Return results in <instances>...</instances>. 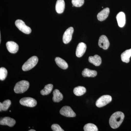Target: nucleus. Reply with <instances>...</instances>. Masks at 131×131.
I'll use <instances>...</instances> for the list:
<instances>
[{"label":"nucleus","instance_id":"1","mask_svg":"<svg viewBox=\"0 0 131 131\" xmlns=\"http://www.w3.org/2000/svg\"><path fill=\"white\" fill-rule=\"evenodd\" d=\"M125 117L122 112H117L112 115L109 119V124L113 129H117L122 124Z\"/></svg>","mask_w":131,"mask_h":131},{"label":"nucleus","instance_id":"2","mask_svg":"<svg viewBox=\"0 0 131 131\" xmlns=\"http://www.w3.org/2000/svg\"><path fill=\"white\" fill-rule=\"evenodd\" d=\"M30 83L27 81L23 80L16 83L14 88V91L16 93H23L28 90Z\"/></svg>","mask_w":131,"mask_h":131},{"label":"nucleus","instance_id":"3","mask_svg":"<svg viewBox=\"0 0 131 131\" xmlns=\"http://www.w3.org/2000/svg\"><path fill=\"white\" fill-rule=\"evenodd\" d=\"M38 61V58L37 56L32 57L24 64L22 67V70L27 71L31 69L37 65Z\"/></svg>","mask_w":131,"mask_h":131},{"label":"nucleus","instance_id":"4","mask_svg":"<svg viewBox=\"0 0 131 131\" xmlns=\"http://www.w3.org/2000/svg\"><path fill=\"white\" fill-rule=\"evenodd\" d=\"M15 26L19 30L26 34H30L31 32V29L30 27L26 26L23 20L18 19L15 22Z\"/></svg>","mask_w":131,"mask_h":131},{"label":"nucleus","instance_id":"5","mask_svg":"<svg viewBox=\"0 0 131 131\" xmlns=\"http://www.w3.org/2000/svg\"><path fill=\"white\" fill-rule=\"evenodd\" d=\"M112 101V98L110 95H103L96 101V105L98 107H102L110 103Z\"/></svg>","mask_w":131,"mask_h":131},{"label":"nucleus","instance_id":"6","mask_svg":"<svg viewBox=\"0 0 131 131\" xmlns=\"http://www.w3.org/2000/svg\"><path fill=\"white\" fill-rule=\"evenodd\" d=\"M19 102L22 105L29 107H34L37 105V101L31 97H25L21 98Z\"/></svg>","mask_w":131,"mask_h":131},{"label":"nucleus","instance_id":"7","mask_svg":"<svg viewBox=\"0 0 131 131\" xmlns=\"http://www.w3.org/2000/svg\"><path fill=\"white\" fill-rule=\"evenodd\" d=\"M60 113L66 117H74L76 116L74 112L69 106H64L62 107L60 110Z\"/></svg>","mask_w":131,"mask_h":131},{"label":"nucleus","instance_id":"8","mask_svg":"<svg viewBox=\"0 0 131 131\" xmlns=\"http://www.w3.org/2000/svg\"><path fill=\"white\" fill-rule=\"evenodd\" d=\"M74 32V28L70 27L68 28L64 33L63 37V41L64 44L69 43L72 39V35Z\"/></svg>","mask_w":131,"mask_h":131},{"label":"nucleus","instance_id":"9","mask_svg":"<svg viewBox=\"0 0 131 131\" xmlns=\"http://www.w3.org/2000/svg\"><path fill=\"white\" fill-rule=\"evenodd\" d=\"M98 45L104 50H107L109 47L110 43L105 35H102L100 37L98 41Z\"/></svg>","mask_w":131,"mask_h":131},{"label":"nucleus","instance_id":"10","mask_svg":"<svg viewBox=\"0 0 131 131\" xmlns=\"http://www.w3.org/2000/svg\"><path fill=\"white\" fill-rule=\"evenodd\" d=\"M86 45L83 42L78 44L76 51V55L78 57H81L84 55L86 50Z\"/></svg>","mask_w":131,"mask_h":131},{"label":"nucleus","instance_id":"11","mask_svg":"<svg viewBox=\"0 0 131 131\" xmlns=\"http://www.w3.org/2000/svg\"><path fill=\"white\" fill-rule=\"evenodd\" d=\"M8 50L10 53L15 54L18 52L19 46L16 43L13 41H8L6 44Z\"/></svg>","mask_w":131,"mask_h":131},{"label":"nucleus","instance_id":"12","mask_svg":"<svg viewBox=\"0 0 131 131\" xmlns=\"http://www.w3.org/2000/svg\"><path fill=\"white\" fill-rule=\"evenodd\" d=\"M16 121L14 119L9 117H5L1 118L0 124L2 125H7L13 127L15 125Z\"/></svg>","mask_w":131,"mask_h":131},{"label":"nucleus","instance_id":"13","mask_svg":"<svg viewBox=\"0 0 131 131\" xmlns=\"http://www.w3.org/2000/svg\"><path fill=\"white\" fill-rule=\"evenodd\" d=\"M110 13V9L108 8H104L97 15V19L100 21L105 20Z\"/></svg>","mask_w":131,"mask_h":131},{"label":"nucleus","instance_id":"14","mask_svg":"<svg viewBox=\"0 0 131 131\" xmlns=\"http://www.w3.org/2000/svg\"><path fill=\"white\" fill-rule=\"evenodd\" d=\"M117 22L119 26L123 27L126 23L125 15L123 12H120L116 16Z\"/></svg>","mask_w":131,"mask_h":131},{"label":"nucleus","instance_id":"15","mask_svg":"<svg viewBox=\"0 0 131 131\" xmlns=\"http://www.w3.org/2000/svg\"><path fill=\"white\" fill-rule=\"evenodd\" d=\"M65 8V3L64 0H57L56 6V11L58 14L63 13Z\"/></svg>","mask_w":131,"mask_h":131},{"label":"nucleus","instance_id":"16","mask_svg":"<svg viewBox=\"0 0 131 131\" xmlns=\"http://www.w3.org/2000/svg\"><path fill=\"white\" fill-rule=\"evenodd\" d=\"M89 61L95 66H99L102 62L101 58L97 55H95L94 56L90 57Z\"/></svg>","mask_w":131,"mask_h":131},{"label":"nucleus","instance_id":"17","mask_svg":"<svg viewBox=\"0 0 131 131\" xmlns=\"http://www.w3.org/2000/svg\"><path fill=\"white\" fill-rule=\"evenodd\" d=\"M53 97L52 98L53 101L55 102H59L63 99V95L60 91L58 89L54 90L53 93Z\"/></svg>","mask_w":131,"mask_h":131},{"label":"nucleus","instance_id":"18","mask_svg":"<svg viewBox=\"0 0 131 131\" xmlns=\"http://www.w3.org/2000/svg\"><path fill=\"white\" fill-rule=\"evenodd\" d=\"M131 57V49L126 50L121 54V60L123 62L128 63L130 61V58Z\"/></svg>","mask_w":131,"mask_h":131},{"label":"nucleus","instance_id":"19","mask_svg":"<svg viewBox=\"0 0 131 131\" xmlns=\"http://www.w3.org/2000/svg\"><path fill=\"white\" fill-rule=\"evenodd\" d=\"M97 74L96 71L90 70L87 68L84 69L82 72V75L84 77H95L97 75Z\"/></svg>","mask_w":131,"mask_h":131},{"label":"nucleus","instance_id":"20","mask_svg":"<svg viewBox=\"0 0 131 131\" xmlns=\"http://www.w3.org/2000/svg\"><path fill=\"white\" fill-rule=\"evenodd\" d=\"M55 61L57 65L61 69L64 70L68 68V63L64 60L61 58L58 57L56 58H55Z\"/></svg>","mask_w":131,"mask_h":131},{"label":"nucleus","instance_id":"21","mask_svg":"<svg viewBox=\"0 0 131 131\" xmlns=\"http://www.w3.org/2000/svg\"><path fill=\"white\" fill-rule=\"evenodd\" d=\"M86 90L84 87L78 86L75 88L74 89V93L77 96H81L85 93Z\"/></svg>","mask_w":131,"mask_h":131},{"label":"nucleus","instance_id":"22","mask_svg":"<svg viewBox=\"0 0 131 131\" xmlns=\"http://www.w3.org/2000/svg\"><path fill=\"white\" fill-rule=\"evenodd\" d=\"M52 84H49L45 86L44 88L40 91V93L43 95H47L50 93L53 89Z\"/></svg>","mask_w":131,"mask_h":131},{"label":"nucleus","instance_id":"23","mask_svg":"<svg viewBox=\"0 0 131 131\" xmlns=\"http://www.w3.org/2000/svg\"><path fill=\"white\" fill-rule=\"evenodd\" d=\"M11 104V101L9 100H6L3 102L0 103V111H6L9 107Z\"/></svg>","mask_w":131,"mask_h":131},{"label":"nucleus","instance_id":"24","mask_svg":"<svg viewBox=\"0 0 131 131\" xmlns=\"http://www.w3.org/2000/svg\"><path fill=\"white\" fill-rule=\"evenodd\" d=\"M84 130L85 131H98V129L95 125L89 123L84 126Z\"/></svg>","mask_w":131,"mask_h":131},{"label":"nucleus","instance_id":"25","mask_svg":"<svg viewBox=\"0 0 131 131\" xmlns=\"http://www.w3.org/2000/svg\"><path fill=\"white\" fill-rule=\"evenodd\" d=\"M7 71L4 68H0V80L3 81L6 79L7 75Z\"/></svg>","mask_w":131,"mask_h":131},{"label":"nucleus","instance_id":"26","mask_svg":"<svg viewBox=\"0 0 131 131\" xmlns=\"http://www.w3.org/2000/svg\"><path fill=\"white\" fill-rule=\"evenodd\" d=\"M73 6L76 7H80L84 4V0H72Z\"/></svg>","mask_w":131,"mask_h":131},{"label":"nucleus","instance_id":"27","mask_svg":"<svg viewBox=\"0 0 131 131\" xmlns=\"http://www.w3.org/2000/svg\"><path fill=\"white\" fill-rule=\"evenodd\" d=\"M51 129L54 131H64L61 127L58 124H54L51 126Z\"/></svg>","mask_w":131,"mask_h":131},{"label":"nucleus","instance_id":"28","mask_svg":"<svg viewBox=\"0 0 131 131\" xmlns=\"http://www.w3.org/2000/svg\"><path fill=\"white\" fill-rule=\"evenodd\" d=\"M29 131H35V130L33 129H31V130H29Z\"/></svg>","mask_w":131,"mask_h":131}]
</instances>
